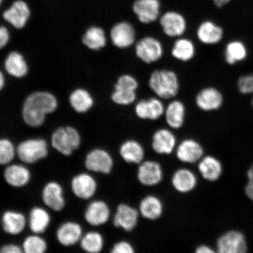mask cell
<instances>
[{
    "instance_id": "obj_1",
    "label": "cell",
    "mask_w": 253,
    "mask_h": 253,
    "mask_svg": "<svg viewBox=\"0 0 253 253\" xmlns=\"http://www.w3.org/2000/svg\"><path fill=\"white\" fill-rule=\"evenodd\" d=\"M56 96L46 91H37L25 99L22 116L24 123L31 128H39L45 122L46 116L54 113L58 108Z\"/></svg>"
},
{
    "instance_id": "obj_2",
    "label": "cell",
    "mask_w": 253,
    "mask_h": 253,
    "mask_svg": "<svg viewBox=\"0 0 253 253\" xmlns=\"http://www.w3.org/2000/svg\"><path fill=\"white\" fill-rule=\"evenodd\" d=\"M82 142L80 132L71 126H59L50 136V146L66 157L72 156L78 151L81 147Z\"/></svg>"
},
{
    "instance_id": "obj_3",
    "label": "cell",
    "mask_w": 253,
    "mask_h": 253,
    "mask_svg": "<svg viewBox=\"0 0 253 253\" xmlns=\"http://www.w3.org/2000/svg\"><path fill=\"white\" fill-rule=\"evenodd\" d=\"M148 85L158 97L163 99H172L179 90V81L175 72L168 69L156 70L150 75Z\"/></svg>"
},
{
    "instance_id": "obj_4",
    "label": "cell",
    "mask_w": 253,
    "mask_h": 253,
    "mask_svg": "<svg viewBox=\"0 0 253 253\" xmlns=\"http://www.w3.org/2000/svg\"><path fill=\"white\" fill-rule=\"evenodd\" d=\"M49 154V145L43 138L25 139L17 145V158L27 166L41 162L46 159Z\"/></svg>"
},
{
    "instance_id": "obj_5",
    "label": "cell",
    "mask_w": 253,
    "mask_h": 253,
    "mask_svg": "<svg viewBox=\"0 0 253 253\" xmlns=\"http://www.w3.org/2000/svg\"><path fill=\"white\" fill-rule=\"evenodd\" d=\"M41 198L45 207L55 212H61L66 206L64 188L56 181L47 182L43 185Z\"/></svg>"
},
{
    "instance_id": "obj_6",
    "label": "cell",
    "mask_w": 253,
    "mask_h": 253,
    "mask_svg": "<svg viewBox=\"0 0 253 253\" xmlns=\"http://www.w3.org/2000/svg\"><path fill=\"white\" fill-rule=\"evenodd\" d=\"M70 187L73 195L80 200L92 198L97 190V182L90 172H79L72 177Z\"/></svg>"
},
{
    "instance_id": "obj_7",
    "label": "cell",
    "mask_w": 253,
    "mask_h": 253,
    "mask_svg": "<svg viewBox=\"0 0 253 253\" xmlns=\"http://www.w3.org/2000/svg\"><path fill=\"white\" fill-rule=\"evenodd\" d=\"M2 177L6 184L10 187L21 189L30 184L33 176L26 164L12 163L5 167Z\"/></svg>"
},
{
    "instance_id": "obj_8",
    "label": "cell",
    "mask_w": 253,
    "mask_h": 253,
    "mask_svg": "<svg viewBox=\"0 0 253 253\" xmlns=\"http://www.w3.org/2000/svg\"><path fill=\"white\" fill-rule=\"evenodd\" d=\"M135 55L141 61L150 64L156 62L162 58L164 48L159 40L153 37L142 38L136 43Z\"/></svg>"
},
{
    "instance_id": "obj_9",
    "label": "cell",
    "mask_w": 253,
    "mask_h": 253,
    "mask_svg": "<svg viewBox=\"0 0 253 253\" xmlns=\"http://www.w3.org/2000/svg\"><path fill=\"white\" fill-rule=\"evenodd\" d=\"M113 164L109 152L99 148L88 151L84 160V166L90 172L108 174L112 171Z\"/></svg>"
},
{
    "instance_id": "obj_10",
    "label": "cell",
    "mask_w": 253,
    "mask_h": 253,
    "mask_svg": "<svg viewBox=\"0 0 253 253\" xmlns=\"http://www.w3.org/2000/svg\"><path fill=\"white\" fill-rule=\"evenodd\" d=\"M31 15L30 5L25 0H15L2 13L3 19L17 30L26 26Z\"/></svg>"
},
{
    "instance_id": "obj_11",
    "label": "cell",
    "mask_w": 253,
    "mask_h": 253,
    "mask_svg": "<svg viewBox=\"0 0 253 253\" xmlns=\"http://www.w3.org/2000/svg\"><path fill=\"white\" fill-rule=\"evenodd\" d=\"M81 224L74 220L63 221L56 230L55 237L59 244L71 248L79 244L84 235Z\"/></svg>"
},
{
    "instance_id": "obj_12",
    "label": "cell",
    "mask_w": 253,
    "mask_h": 253,
    "mask_svg": "<svg viewBox=\"0 0 253 253\" xmlns=\"http://www.w3.org/2000/svg\"><path fill=\"white\" fill-rule=\"evenodd\" d=\"M1 225L3 232L7 235H20L28 227L27 217L17 210H5L1 214Z\"/></svg>"
},
{
    "instance_id": "obj_13",
    "label": "cell",
    "mask_w": 253,
    "mask_h": 253,
    "mask_svg": "<svg viewBox=\"0 0 253 253\" xmlns=\"http://www.w3.org/2000/svg\"><path fill=\"white\" fill-rule=\"evenodd\" d=\"M110 37L114 46L118 48H128L135 43V30L128 22H120L113 25L110 30Z\"/></svg>"
},
{
    "instance_id": "obj_14",
    "label": "cell",
    "mask_w": 253,
    "mask_h": 253,
    "mask_svg": "<svg viewBox=\"0 0 253 253\" xmlns=\"http://www.w3.org/2000/svg\"><path fill=\"white\" fill-rule=\"evenodd\" d=\"M51 221V215L48 209L35 206L31 209L28 215V227L32 233L42 235L48 229Z\"/></svg>"
},
{
    "instance_id": "obj_15",
    "label": "cell",
    "mask_w": 253,
    "mask_h": 253,
    "mask_svg": "<svg viewBox=\"0 0 253 253\" xmlns=\"http://www.w3.org/2000/svg\"><path fill=\"white\" fill-rule=\"evenodd\" d=\"M164 33L172 38L181 37L185 33L187 24L183 16L175 11H169L160 18Z\"/></svg>"
},
{
    "instance_id": "obj_16",
    "label": "cell",
    "mask_w": 253,
    "mask_h": 253,
    "mask_svg": "<svg viewBox=\"0 0 253 253\" xmlns=\"http://www.w3.org/2000/svg\"><path fill=\"white\" fill-rule=\"evenodd\" d=\"M110 217V210L108 205L101 200L90 202L84 211V219L91 226L103 225L108 221Z\"/></svg>"
},
{
    "instance_id": "obj_17",
    "label": "cell",
    "mask_w": 253,
    "mask_h": 253,
    "mask_svg": "<svg viewBox=\"0 0 253 253\" xmlns=\"http://www.w3.org/2000/svg\"><path fill=\"white\" fill-rule=\"evenodd\" d=\"M217 248L220 253H244L248 250L245 236L237 231H230L220 237Z\"/></svg>"
},
{
    "instance_id": "obj_18",
    "label": "cell",
    "mask_w": 253,
    "mask_h": 253,
    "mask_svg": "<svg viewBox=\"0 0 253 253\" xmlns=\"http://www.w3.org/2000/svg\"><path fill=\"white\" fill-rule=\"evenodd\" d=\"M162 101L160 98L151 97L147 100H141L136 104V116L142 120H156L165 113Z\"/></svg>"
},
{
    "instance_id": "obj_19",
    "label": "cell",
    "mask_w": 253,
    "mask_h": 253,
    "mask_svg": "<svg viewBox=\"0 0 253 253\" xmlns=\"http://www.w3.org/2000/svg\"><path fill=\"white\" fill-rule=\"evenodd\" d=\"M160 8L159 0H137L132 6L139 21L145 24L153 23L157 20Z\"/></svg>"
},
{
    "instance_id": "obj_20",
    "label": "cell",
    "mask_w": 253,
    "mask_h": 253,
    "mask_svg": "<svg viewBox=\"0 0 253 253\" xmlns=\"http://www.w3.org/2000/svg\"><path fill=\"white\" fill-rule=\"evenodd\" d=\"M163 173L160 164L153 161H147L141 164L137 172L139 181L145 186H154L163 179Z\"/></svg>"
},
{
    "instance_id": "obj_21",
    "label": "cell",
    "mask_w": 253,
    "mask_h": 253,
    "mask_svg": "<svg viewBox=\"0 0 253 253\" xmlns=\"http://www.w3.org/2000/svg\"><path fill=\"white\" fill-rule=\"evenodd\" d=\"M195 102L198 108L210 112L220 108L223 103V96L216 88H205L198 93Z\"/></svg>"
},
{
    "instance_id": "obj_22",
    "label": "cell",
    "mask_w": 253,
    "mask_h": 253,
    "mask_svg": "<svg viewBox=\"0 0 253 253\" xmlns=\"http://www.w3.org/2000/svg\"><path fill=\"white\" fill-rule=\"evenodd\" d=\"M138 211L126 204L120 205L114 217V225L122 227L126 232H131L137 226Z\"/></svg>"
},
{
    "instance_id": "obj_23",
    "label": "cell",
    "mask_w": 253,
    "mask_h": 253,
    "mask_svg": "<svg viewBox=\"0 0 253 253\" xmlns=\"http://www.w3.org/2000/svg\"><path fill=\"white\" fill-rule=\"evenodd\" d=\"M204 150L197 141L191 139L183 141L177 148L176 155L178 160L185 163H195L201 159Z\"/></svg>"
},
{
    "instance_id": "obj_24",
    "label": "cell",
    "mask_w": 253,
    "mask_h": 253,
    "mask_svg": "<svg viewBox=\"0 0 253 253\" xmlns=\"http://www.w3.org/2000/svg\"><path fill=\"white\" fill-rule=\"evenodd\" d=\"M176 142L175 135L169 129L163 128L155 132L152 147L158 154H169L175 148Z\"/></svg>"
},
{
    "instance_id": "obj_25",
    "label": "cell",
    "mask_w": 253,
    "mask_h": 253,
    "mask_svg": "<svg viewBox=\"0 0 253 253\" xmlns=\"http://www.w3.org/2000/svg\"><path fill=\"white\" fill-rule=\"evenodd\" d=\"M4 68L9 75L18 79L26 77L29 71L24 56L17 51H12L6 57Z\"/></svg>"
},
{
    "instance_id": "obj_26",
    "label": "cell",
    "mask_w": 253,
    "mask_h": 253,
    "mask_svg": "<svg viewBox=\"0 0 253 253\" xmlns=\"http://www.w3.org/2000/svg\"><path fill=\"white\" fill-rule=\"evenodd\" d=\"M197 35L202 43L213 45L222 39L223 31L222 28L212 21H205L199 25Z\"/></svg>"
},
{
    "instance_id": "obj_27",
    "label": "cell",
    "mask_w": 253,
    "mask_h": 253,
    "mask_svg": "<svg viewBox=\"0 0 253 253\" xmlns=\"http://www.w3.org/2000/svg\"><path fill=\"white\" fill-rule=\"evenodd\" d=\"M185 113L184 104L178 100L172 101L164 113L167 125L173 129L181 128L185 121Z\"/></svg>"
},
{
    "instance_id": "obj_28",
    "label": "cell",
    "mask_w": 253,
    "mask_h": 253,
    "mask_svg": "<svg viewBox=\"0 0 253 253\" xmlns=\"http://www.w3.org/2000/svg\"><path fill=\"white\" fill-rule=\"evenodd\" d=\"M173 188L181 193L192 191L197 183V179L194 172L188 169H182L174 173L172 178Z\"/></svg>"
},
{
    "instance_id": "obj_29",
    "label": "cell",
    "mask_w": 253,
    "mask_h": 253,
    "mask_svg": "<svg viewBox=\"0 0 253 253\" xmlns=\"http://www.w3.org/2000/svg\"><path fill=\"white\" fill-rule=\"evenodd\" d=\"M69 102L72 109L78 113H87L94 105L93 97L89 91L81 88L72 91Z\"/></svg>"
},
{
    "instance_id": "obj_30",
    "label": "cell",
    "mask_w": 253,
    "mask_h": 253,
    "mask_svg": "<svg viewBox=\"0 0 253 253\" xmlns=\"http://www.w3.org/2000/svg\"><path fill=\"white\" fill-rule=\"evenodd\" d=\"M82 42L88 49L92 50H99L104 48L107 44L105 31L102 28L91 26L85 31Z\"/></svg>"
},
{
    "instance_id": "obj_31",
    "label": "cell",
    "mask_w": 253,
    "mask_h": 253,
    "mask_svg": "<svg viewBox=\"0 0 253 253\" xmlns=\"http://www.w3.org/2000/svg\"><path fill=\"white\" fill-rule=\"evenodd\" d=\"M120 154L123 159L128 163L140 164L145 156L143 147L134 140L123 142L120 148Z\"/></svg>"
},
{
    "instance_id": "obj_32",
    "label": "cell",
    "mask_w": 253,
    "mask_h": 253,
    "mask_svg": "<svg viewBox=\"0 0 253 253\" xmlns=\"http://www.w3.org/2000/svg\"><path fill=\"white\" fill-rule=\"evenodd\" d=\"M195 46L191 40L179 38L174 42L171 54L174 58L181 62H189L195 55Z\"/></svg>"
},
{
    "instance_id": "obj_33",
    "label": "cell",
    "mask_w": 253,
    "mask_h": 253,
    "mask_svg": "<svg viewBox=\"0 0 253 253\" xmlns=\"http://www.w3.org/2000/svg\"><path fill=\"white\" fill-rule=\"evenodd\" d=\"M140 211L145 219L154 220L158 219L163 211V205L159 198L155 196L145 197L140 204Z\"/></svg>"
},
{
    "instance_id": "obj_34",
    "label": "cell",
    "mask_w": 253,
    "mask_h": 253,
    "mask_svg": "<svg viewBox=\"0 0 253 253\" xmlns=\"http://www.w3.org/2000/svg\"><path fill=\"white\" fill-rule=\"evenodd\" d=\"M198 169L204 178L210 181H216L221 173V164L213 157L203 158L199 164Z\"/></svg>"
},
{
    "instance_id": "obj_35",
    "label": "cell",
    "mask_w": 253,
    "mask_h": 253,
    "mask_svg": "<svg viewBox=\"0 0 253 253\" xmlns=\"http://www.w3.org/2000/svg\"><path fill=\"white\" fill-rule=\"evenodd\" d=\"M81 249L88 253H99L104 247V239L102 234L96 231H90L84 234L79 243Z\"/></svg>"
},
{
    "instance_id": "obj_36",
    "label": "cell",
    "mask_w": 253,
    "mask_h": 253,
    "mask_svg": "<svg viewBox=\"0 0 253 253\" xmlns=\"http://www.w3.org/2000/svg\"><path fill=\"white\" fill-rule=\"evenodd\" d=\"M21 246L25 253H45L48 249L46 239L42 235L35 233L25 237Z\"/></svg>"
},
{
    "instance_id": "obj_37",
    "label": "cell",
    "mask_w": 253,
    "mask_h": 253,
    "mask_svg": "<svg viewBox=\"0 0 253 253\" xmlns=\"http://www.w3.org/2000/svg\"><path fill=\"white\" fill-rule=\"evenodd\" d=\"M17 158V145L11 139L0 138V166H7Z\"/></svg>"
},
{
    "instance_id": "obj_38",
    "label": "cell",
    "mask_w": 253,
    "mask_h": 253,
    "mask_svg": "<svg viewBox=\"0 0 253 253\" xmlns=\"http://www.w3.org/2000/svg\"><path fill=\"white\" fill-rule=\"evenodd\" d=\"M247 56V50L244 44L240 41H233L227 44L225 50V59L230 65L242 61Z\"/></svg>"
},
{
    "instance_id": "obj_39",
    "label": "cell",
    "mask_w": 253,
    "mask_h": 253,
    "mask_svg": "<svg viewBox=\"0 0 253 253\" xmlns=\"http://www.w3.org/2000/svg\"><path fill=\"white\" fill-rule=\"evenodd\" d=\"M136 97V90L115 86L111 99L118 105L128 106L135 102Z\"/></svg>"
},
{
    "instance_id": "obj_40",
    "label": "cell",
    "mask_w": 253,
    "mask_h": 253,
    "mask_svg": "<svg viewBox=\"0 0 253 253\" xmlns=\"http://www.w3.org/2000/svg\"><path fill=\"white\" fill-rule=\"evenodd\" d=\"M115 86L130 88V89L137 91L138 87V82L133 76L125 74L120 76Z\"/></svg>"
},
{
    "instance_id": "obj_41",
    "label": "cell",
    "mask_w": 253,
    "mask_h": 253,
    "mask_svg": "<svg viewBox=\"0 0 253 253\" xmlns=\"http://www.w3.org/2000/svg\"><path fill=\"white\" fill-rule=\"evenodd\" d=\"M253 86V75L243 76L238 82L239 89L243 94L252 93Z\"/></svg>"
},
{
    "instance_id": "obj_42",
    "label": "cell",
    "mask_w": 253,
    "mask_h": 253,
    "mask_svg": "<svg viewBox=\"0 0 253 253\" xmlns=\"http://www.w3.org/2000/svg\"><path fill=\"white\" fill-rule=\"evenodd\" d=\"M134 252V248L126 242H120L113 247L112 253H133Z\"/></svg>"
},
{
    "instance_id": "obj_43",
    "label": "cell",
    "mask_w": 253,
    "mask_h": 253,
    "mask_svg": "<svg viewBox=\"0 0 253 253\" xmlns=\"http://www.w3.org/2000/svg\"><path fill=\"white\" fill-rule=\"evenodd\" d=\"M21 245L13 243H5L0 246V253H23Z\"/></svg>"
},
{
    "instance_id": "obj_44",
    "label": "cell",
    "mask_w": 253,
    "mask_h": 253,
    "mask_svg": "<svg viewBox=\"0 0 253 253\" xmlns=\"http://www.w3.org/2000/svg\"><path fill=\"white\" fill-rule=\"evenodd\" d=\"M10 40V34L4 26H0V49L4 48Z\"/></svg>"
},
{
    "instance_id": "obj_45",
    "label": "cell",
    "mask_w": 253,
    "mask_h": 253,
    "mask_svg": "<svg viewBox=\"0 0 253 253\" xmlns=\"http://www.w3.org/2000/svg\"><path fill=\"white\" fill-rule=\"evenodd\" d=\"M248 178L249 182L245 188L246 194L253 201V166L249 170Z\"/></svg>"
},
{
    "instance_id": "obj_46",
    "label": "cell",
    "mask_w": 253,
    "mask_h": 253,
    "mask_svg": "<svg viewBox=\"0 0 253 253\" xmlns=\"http://www.w3.org/2000/svg\"><path fill=\"white\" fill-rule=\"evenodd\" d=\"M214 252L212 249L207 246H201L196 250V253H213Z\"/></svg>"
},
{
    "instance_id": "obj_47",
    "label": "cell",
    "mask_w": 253,
    "mask_h": 253,
    "mask_svg": "<svg viewBox=\"0 0 253 253\" xmlns=\"http://www.w3.org/2000/svg\"><path fill=\"white\" fill-rule=\"evenodd\" d=\"M213 1L217 7H221L222 6L227 4L230 0H213Z\"/></svg>"
},
{
    "instance_id": "obj_48",
    "label": "cell",
    "mask_w": 253,
    "mask_h": 253,
    "mask_svg": "<svg viewBox=\"0 0 253 253\" xmlns=\"http://www.w3.org/2000/svg\"><path fill=\"white\" fill-rule=\"evenodd\" d=\"M5 84V79L3 73L0 71V91L4 88Z\"/></svg>"
},
{
    "instance_id": "obj_49",
    "label": "cell",
    "mask_w": 253,
    "mask_h": 253,
    "mask_svg": "<svg viewBox=\"0 0 253 253\" xmlns=\"http://www.w3.org/2000/svg\"><path fill=\"white\" fill-rule=\"evenodd\" d=\"M4 0H0V7H1V6L3 2H4Z\"/></svg>"
},
{
    "instance_id": "obj_50",
    "label": "cell",
    "mask_w": 253,
    "mask_h": 253,
    "mask_svg": "<svg viewBox=\"0 0 253 253\" xmlns=\"http://www.w3.org/2000/svg\"><path fill=\"white\" fill-rule=\"evenodd\" d=\"M252 93H253V88H252ZM252 104H253V100H252Z\"/></svg>"
}]
</instances>
